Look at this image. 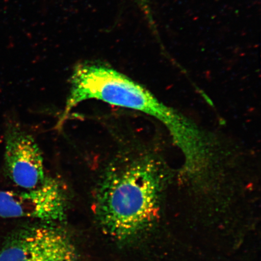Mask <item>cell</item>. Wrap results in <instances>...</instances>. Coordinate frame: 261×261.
<instances>
[{
  "mask_svg": "<svg viewBox=\"0 0 261 261\" xmlns=\"http://www.w3.org/2000/svg\"><path fill=\"white\" fill-rule=\"evenodd\" d=\"M164 181L162 166L149 158L125 159L108 166L94 203L103 232L120 243L145 232L158 218Z\"/></svg>",
  "mask_w": 261,
  "mask_h": 261,
  "instance_id": "cell-1",
  "label": "cell"
},
{
  "mask_svg": "<svg viewBox=\"0 0 261 261\" xmlns=\"http://www.w3.org/2000/svg\"><path fill=\"white\" fill-rule=\"evenodd\" d=\"M67 200L60 182L47 177L40 187L21 192L0 191V217L63 221Z\"/></svg>",
  "mask_w": 261,
  "mask_h": 261,
  "instance_id": "cell-2",
  "label": "cell"
},
{
  "mask_svg": "<svg viewBox=\"0 0 261 261\" xmlns=\"http://www.w3.org/2000/svg\"><path fill=\"white\" fill-rule=\"evenodd\" d=\"M5 167L11 180L24 190L40 187L47 178L44 159L33 137L15 126L6 135Z\"/></svg>",
  "mask_w": 261,
  "mask_h": 261,
  "instance_id": "cell-3",
  "label": "cell"
},
{
  "mask_svg": "<svg viewBox=\"0 0 261 261\" xmlns=\"http://www.w3.org/2000/svg\"><path fill=\"white\" fill-rule=\"evenodd\" d=\"M70 237L60 228L39 226L12 233L0 251V261H37L57 249Z\"/></svg>",
  "mask_w": 261,
  "mask_h": 261,
  "instance_id": "cell-4",
  "label": "cell"
},
{
  "mask_svg": "<svg viewBox=\"0 0 261 261\" xmlns=\"http://www.w3.org/2000/svg\"><path fill=\"white\" fill-rule=\"evenodd\" d=\"M37 261H81L80 254L71 238L53 252Z\"/></svg>",
  "mask_w": 261,
  "mask_h": 261,
  "instance_id": "cell-5",
  "label": "cell"
},
{
  "mask_svg": "<svg viewBox=\"0 0 261 261\" xmlns=\"http://www.w3.org/2000/svg\"><path fill=\"white\" fill-rule=\"evenodd\" d=\"M139 6L140 10L145 15L147 21L151 28L152 30L156 31L155 25L153 18L151 8H150L149 0H134Z\"/></svg>",
  "mask_w": 261,
  "mask_h": 261,
  "instance_id": "cell-6",
  "label": "cell"
}]
</instances>
